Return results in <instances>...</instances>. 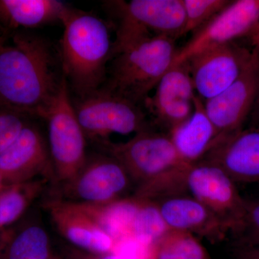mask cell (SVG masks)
Segmentation results:
<instances>
[{
  "instance_id": "obj_21",
  "label": "cell",
  "mask_w": 259,
  "mask_h": 259,
  "mask_svg": "<svg viewBox=\"0 0 259 259\" xmlns=\"http://www.w3.org/2000/svg\"><path fill=\"white\" fill-rule=\"evenodd\" d=\"M48 182L38 179L24 183L5 185L0 190V230L22 217L40 196Z\"/></svg>"
},
{
  "instance_id": "obj_29",
  "label": "cell",
  "mask_w": 259,
  "mask_h": 259,
  "mask_svg": "<svg viewBox=\"0 0 259 259\" xmlns=\"http://www.w3.org/2000/svg\"><path fill=\"white\" fill-rule=\"evenodd\" d=\"M250 120H251L252 127H257L259 126V92L258 96L255 100L254 106L253 110L250 115Z\"/></svg>"
},
{
  "instance_id": "obj_6",
  "label": "cell",
  "mask_w": 259,
  "mask_h": 259,
  "mask_svg": "<svg viewBox=\"0 0 259 259\" xmlns=\"http://www.w3.org/2000/svg\"><path fill=\"white\" fill-rule=\"evenodd\" d=\"M49 127V151L55 177L61 184L74 179L86 163V136L75 113L67 80L44 116Z\"/></svg>"
},
{
  "instance_id": "obj_9",
  "label": "cell",
  "mask_w": 259,
  "mask_h": 259,
  "mask_svg": "<svg viewBox=\"0 0 259 259\" xmlns=\"http://www.w3.org/2000/svg\"><path fill=\"white\" fill-rule=\"evenodd\" d=\"M259 92V58H251L238 79L217 96L204 102L206 113L219 139L241 131L253 110Z\"/></svg>"
},
{
  "instance_id": "obj_28",
  "label": "cell",
  "mask_w": 259,
  "mask_h": 259,
  "mask_svg": "<svg viewBox=\"0 0 259 259\" xmlns=\"http://www.w3.org/2000/svg\"><path fill=\"white\" fill-rule=\"evenodd\" d=\"M70 259H138L123 256L115 253H106V254H95L88 252L80 251V250H71Z\"/></svg>"
},
{
  "instance_id": "obj_31",
  "label": "cell",
  "mask_w": 259,
  "mask_h": 259,
  "mask_svg": "<svg viewBox=\"0 0 259 259\" xmlns=\"http://www.w3.org/2000/svg\"><path fill=\"white\" fill-rule=\"evenodd\" d=\"M250 37L252 44L254 46L253 51H254L255 54H256L259 58V32H257V33L253 34V35H250Z\"/></svg>"
},
{
  "instance_id": "obj_17",
  "label": "cell",
  "mask_w": 259,
  "mask_h": 259,
  "mask_svg": "<svg viewBox=\"0 0 259 259\" xmlns=\"http://www.w3.org/2000/svg\"><path fill=\"white\" fill-rule=\"evenodd\" d=\"M162 218L171 230L188 232L212 243L222 241L228 227L193 197H168L157 203Z\"/></svg>"
},
{
  "instance_id": "obj_4",
  "label": "cell",
  "mask_w": 259,
  "mask_h": 259,
  "mask_svg": "<svg viewBox=\"0 0 259 259\" xmlns=\"http://www.w3.org/2000/svg\"><path fill=\"white\" fill-rule=\"evenodd\" d=\"M178 49L175 40L153 37L128 46L112 57L105 88L139 105L171 69Z\"/></svg>"
},
{
  "instance_id": "obj_7",
  "label": "cell",
  "mask_w": 259,
  "mask_h": 259,
  "mask_svg": "<svg viewBox=\"0 0 259 259\" xmlns=\"http://www.w3.org/2000/svg\"><path fill=\"white\" fill-rule=\"evenodd\" d=\"M73 105L86 138L100 144L112 134H136L148 129L139 105L104 88L78 97Z\"/></svg>"
},
{
  "instance_id": "obj_14",
  "label": "cell",
  "mask_w": 259,
  "mask_h": 259,
  "mask_svg": "<svg viewBox=\"0 0 259 259\" xmlns=\"http://www.w3.org/2000/svg\"><path fill=\"white\" fill-rule=\"evenodd\" d=\"M154 90L144 104L156 122L170 134L194 111L196 95L187 61L168 70Z\"/></svg>"
},
{
  "instance_id": "obj_23",
  "label": "cell",
  "mask_w": 259,
  "mask_h": 259,
  "mask_svg": "<svg viewBox=\"0 0 259 259\" xmlns=\"http://www.w3.org/2000/svg\"><path fill=\"white\" fill-rule=\"evenodd\" d=\"M152 259H212L194 235L170 230L153 246Z\"/></svg>"
},
{
  "instance_id": "obj_12",
  "label": "cell",
  "mask_w": 259,
  "mask_h": 259,
  "mask_svg": "<svg viewBox=\"0 0 259 259\" xmlns=\"http://www.w3.org/2000/svg\"><path fill=\"white\" fill-rule=\"evenodd\" d=\"M131 179L124 167L111 156L87 161L72 180L63 184L65 200L77 203L103 204L120 199Z\"/></svg>"
},
{
  "instance_id": "obj_3",
  "label": "cell",
  "mask_w": 259,
  "mask_h": 259,
  "mask_svg": "<svg viewBox=\"0 0 259 259\" xmlns=\"http://www.w3.org/2000/svg\"><path fill=\"white\" fill-rule=\"evenodd\" d=\"M64 26L59 44L61 71L78 97L102 88L107 64L112 59L110 32L101 18L69 8L61 20Z\"/></svg>"
},
{
  "instance_id": "obj_16",
  "label": "cell",
  "mask_w": 259,
  "mask_h": 259,
  "mask_svg": "<svg viewBox=\"0 0 259 259\" xmlns=\"http://www.w3.org/2000/svg\"><path fill=\"white\" fill-rule=\"evenodd\" d=\"M235 182L259 181V126L221 139L206 155Z\"/></svg>"
},
{
  "instance_id": "obj_8",
  "label": "cell",
  "mask_w": 259,
  "mask_h": 259,
  "mask_svg": "<svg viewBox=\"0 0 259 259\" xmlns=\"http://www.w3.org/2000/svg\"><path fill=\"white\" fill-rule=\"evenodd\" d=\"M236 182L221 166L207 161L191 164L185 175V188L234 233L244 216L246 200Z\"/></svg>"
},
{
  "instance_id": "obj_30",
  "label": "cell",
  "mask_w": 259,
  "mask_h": 259,
  "mask_svg": "<svg viewBox=\"0 0 259 259\" xmlns=\"http://www.w3.org/2000/svg\"><path fill=\"white\" fill-rule=\"evenodd\" d=\"M10 235V231H5V229L0 230V256H1L2 253H3V250H4L5 245H6Z\"/></svg>"
},
{
  "instance_id": "obj_24",
  "label": "cell",
  "mask_w": 259,
  "mask_h": 259,
  "mask_svg": "<svg viewBox=\"0 0 259 259\" xmlns=\"http://www.w3.org/2000/svg\"><path fill=\"white\" fill-rule=\"evenodd\" d=\"M185 13L184 35L197 30L226 8L228 0H182Z\"/></svg>"
},
{
  "instance_id": "obj_15",
  "label": "cell",
  "mask_w": 259,
  "mask_h": 259,
  "mask_svg": "<svg viewBox=\"0 0 259 259\" xmlns=\"http://www.w3.org/2000/svg\"><path fill=\"white\" fill-rule=\"evenodd\" d=\"M44 205L59 233L78 249L95 254L113 252L115 241L102 231L79 204L54 199Z\"/></svg>"
},
{
  "instance_id": "obj_10",
  "label": "cell",
  "mask_w": 259,
  "mask_h": 259,
  "mask_svg": "<svg viewBox=\"0 0 259 259\" xmlns=\"http://www.w3.org/2000/svg\"><path fill=\"white\" fill-rule=\"evenodd\" d=\"M253 52L233 42L205 49L191 56L189 70L197 96L208 100L234 82Z\"/></svg>"
},
{
  "instance_id": "obj_18",
  "label": "cell",
  "mask_w": 259,
  "mask_h": 259,
  "mask_svg": "<svg viewBox=\"0 0 259 259\" xmlns=\"http://www.w3.org/2000/svg\"><path fill=\"white\" fill-rule=\"evenodd\" d=\"M169 136L181 158L190 164L200 161L219 140L217 130L206 113L204 102L197 95L193 113Z\"/></svg>"
},
{
  "instance_id": "obj_20",
  "label": "cell",
  "mask_w": 259,
  "mask_h": 259,
  "mask_svg": "<svg viewBox=\"0 0 259 259\" xmlns=\"http://www.w3.org/2000/svg\"><path fill=\"white\" fill-rule=\"evenodd\" d=\"M55 256L46 230L39 225L30 224L15 233L10 232L0 259H54Z\"/></svg>"
},
{
  "instance_id": "obj_27",
  "label": "cell",
  "mask_w": 259,
  "mask_h": 259,
  "mask_svg": "<svg viewBox=\"0 0 259 259\" xmlns=\"http://www.w3.org/2000/svg\"><path fill=\"white\" fill-rule=\"evenodd\" d=\"M232 255L234 259H259V244L234 243Z\"/></svg>"
},
{
  "instance_id": "obj_32",
  "label": "cell",
  "mask_w": 259,
  "mask_h": 259,
  "mask_svg": "<svg viewBox=\"0 0 259 259\" xmlns=\"http://www.w3.org/2000/svg\"><path fill=\"white\" fill-rule=\"evenodd\" d=\"M5 185L4 180H3V177H2L1 175H0V190L4 187Z\"/></svg>"
},
{
  "instance_id": "obj_11",
  "label": "cell",
  "mask_w": 259,
  "mask_h": 259,
  "mask_svg": "<svg viewBox=\"0 0 259 259\" xmlns=\"http://www.w3.org/2000/svg\"><path fill=\"white\" fill-rule=\"evenodd\" d=\"M259 18V0L231 2L216 16L198 29L187 44L179 49L171 67L191 56L248 35Z\"/></svg>"
},
{
  "instance_id": "obj_34",
  "label": "cell",
  "mask_w": 259,
  "mask_h": 259,
  "mask_svg": "<svg viewBox=\"0 0 259 259\" xmlns=\"http://www.w3.org/2000/svg\"><path fill=\"white\" fill-rule=\"evenodd\" d=\"M54 259H61L60 258H59V257H58V256H55V258H54Z\"/></svg>"
},
{
  "instance_id": "obj_22",
  "label": "cell",
  "mask_w": 259,
  "mask_h": 259,
  "mask_svg": "<svg viewBox=\"0 0 259 259\" xmlns=\"http://www.w3.org/2000/svg\"><path fill=\"white\" fill-rule=\"evenodd\" d=\"M137 199L139 204L131 223L130 239L153 249L171 229L162 218L156 202Z\"/></svg>"
},
{
  "instance_id": "obj_13",
  "label": "cell",
  "mask_w": 259,
  "mask_h": 259,
  "mask_svg": "<svg viewBox=\"0 0 259 259\" xmlns=\"http://www.w3.org/2000/svg\"><path fill=\"white\" fill-rule=\"evenodd\" d=\"M0 175L5 185L56 178L49 148L36 127L27 123L0 154Z\"/></svg>"
},
{
  "instance_id": "obj_33",
  "label": "cell",
  "mask_w": 259,
  "mask_h": 259,
  "mask_svg": "<svg viewBox=\"0 0 259 259\" xmlns=\"http://www.w3.org/2000/svg\"><path fill=\"white\" fill-rule=\"evenodd\" d=\"M3 44H4V40H3V38H1V40H0V47H2Z\"/></svg>"
},
{
  "instance_id": "obj_35",
  "label": "cell",
  "mask_w": 259,
  "mask_h": 259,
  "mask_svg": "<svg viewBox=\"0 0 259 259\" xmlns=\"http://www.w3.org/2000/svg\"><path fill=\"white\" fill-rule=\"evenodd\" d=\"M2 37H0V40H1Z\"/></svg>"
},
{
  "instance_id": "obj_26",
  "label": "cell",
  "mask_w": 259,
  "mask_h": 259,
  "mask_svg": "<svg viewBox=\"0 0 259 259\" xmlns=\"http://www.w3.org/2000/svg\"><path fill=\"white\" fill-rule=\"evenodd\" d=\"M25 116L0 109V154L10 146L27 125Z\"/></svg>"
},
{
  "instance_id": "obj_1",
  "label": "cell",
  "mask_w": 259,
  "mask_h": 259,
  "mask_svg": "<svg viewBox=\"0 0 259 259\" xmlns=\"http://www.w3.org/2000/svg\"><path fill=\"white\" fill-rule=\"evenodd\" d=\"M60 60L44 37L19 32L0 47V109L44 118L64 79Z\"/></svg>"
},
{
  "instance_id": "obj_5",
  "label": "cell",
  "mask_w": 259,
  "mask_h": 259,
  "mask_svg": "<svg viewBox=\"0 0 259 259\" xmlns=\"http://www.w3.org/2000/svg\"><path fill=\"white\" fill-rule=\"evenodd\" d=\"M117 20L112 57L135 42L153 37L176 40L183 36L185 13L182 0L110 2Z\"/></svg>"
},
{
  "instance_id": "obj_2",
  "label": "cell",
  "mask_w": 259,
  "mask_h": 259,
  "mask_svg": "<svg viewBox=\"0 0 259 259\" xmlns=\"http://www.w3.org/2000/svg\"><path fill=\"white\" fill-rule=\"evenodd\" d=\"M100 144L138 184L135 197L155 201L185 188L186 172L191 164L181 158L169 135L147 129L127 142L107 141Z\"/></svg>"
},
{
  "instance_id": "obj_19",
  "label": "cell",
  "mask_w": 259,
  "mask_h": 259,
  "mask_svg": "<svg viewBox=\"0 0 259 259\" xmlns=\"http://www.w3.org/2000/svg\"><path fill=\"white\" fill-rule=\"evenodd\" d=\"M68 8L56 0H0V20L11 28H35L61 23Z\"/></svg>"
},
{
  "instance_id": "obj_25",
  "label": "cell",
  "mask_w": 259,
  "mask_h": 259,
  "mask_svg": "<svg viewBox=\"0 0 259 259\" xmlns=\"http://www.w3.org/2000/svg\"><path fill=\"white\" fill-rule=\"evenodd\" d=\"M234 234L236 243L259 244V201H246L244 216Z\"/></svg>"
}]
</instances>
